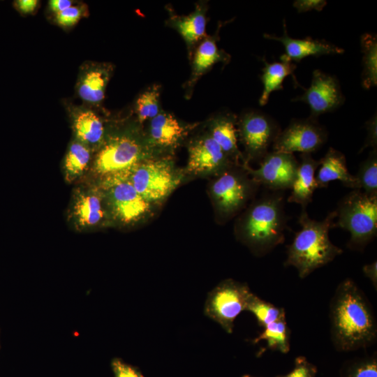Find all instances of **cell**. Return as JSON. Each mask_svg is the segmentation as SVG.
<instances>
[{
    "label": "cell",
    "mask_w": 377,
    "mask_h": 377,
    "mask_svg": "<svg viewBox=\"0 0 377 377\" xmlns=\"http://www.w3.org/2000/svg\"><path fill=\"white\" fill-rule=\"evenodd\" d=\"M330 337L341 352L365 348L377 339V322L372 306L350 279L337 287L330 304Z\"/></svg>",
    "instance_id": "1"
},
{
    "label": "cell",
    "mask_w": 377,
    "mask_h": 377,
    "mask_svg": "<svg viewBox=\"0 0 377 377\" xmlns=\"http://www.w3.org/2000/svg\"><path fill=\"white\" fill-rule=\"evenodd\" d=\"M336 212H330L323 221L311 219L302 209L298 222L302 228L287 246L284 266H293L301 279L332 261L343 250L330 239L329 231L334 228Z\"/></svg>",
    "instance_id": "2"
},
{
    "label": "cell",
    "mask_w": 377,
    "mask_h": 377,
    "mask_svg": "<svg viewBox=\"0 0 377 377\" xmlns=\"http://www.w3.org/2000/svg\"><path fill=\"white\" fill-rule=\"evenodd\" d=\"M287 228L283 195L274 191L251 205L238 230L242 240L256 254L264 256L284 242Z\"/></svg>",
    "instance_id": "3"
},
{
    "label": "cell",
    "mask_w": 377,
    "mask_h": 377,
    "mask_svg": "<svg viewBox=\"0 0 377 377\" xmlns=\"http://www.w3.org/2000/svg\"><path fill=\"white\" fill-rule=\"evenodd\" d=\"M335 212L334 228L350 232L347 246L362 251L377 234V196L353 189L340 200Z\"/></svg>",
    "instance_id": "4"
},
{
    "label": "cell",
    "mask_w": 377,
    "mask_h": 377,
    "mask_svg": "<svg viewBox=\"0 0 377 377\" xmlns=\"http://www.w3.org/2000/svg\"><path fill=\"white\" fill-rule=\"evenodd\" d=\"M146 156L145 149L137 139L129 135H114L98 151L94 168L104 182L129 177L132 170L147 159Z\"/></svg>",
    "instance_id": "5"
},
{
    "label": "cell",
    "mask_w": 377,
    "mask_h": 377,
    "mask_svg": "<svg viewBox=\"0 0 377 377\" xmlns=\"http://www.w3.org/2000/svg\"><path fill=\"white\" fill-rule=\"evenodd\" d=\"M252 294L246 283L231 279L223 280L208 294L205 313L231 334L235 319L246 310Z\"/></svg>",
    "instance_id": "6"
},
{
    "label": "cell",
    "mask_w": 377,
    "mask_h": 377,
    "mask_svg": "<svg viewBox=\"0 0 377 377\" xmlns=\"http://www.w3.org/2000/svg\"><path fill=\"white\" fill-rule=\"evenodd\" d=\"M128 179L138 193L151 204L166 198L181 181L172 163L166 159L143 161Z\"/></svg>",
    "instance_id": "7"
},
{
    "label": "cell",
    "mask_w": 377,
    "mask_h": 377,
    "mask_svg": "<svg viewBox=\"0 0 377 377\" xmlns=\"http://www.w3.org/2000/svg\"><path fill=\"white\" fill-rule=\"evenodd\" d=\"M107 198L112 216L123 224H132L148 217L151 203L133 187L128 177L104 182Z\"/></svg>",
    "instance_id": "8"
},
{
    "label": "cell",
    "mask_w": 377,
    "mask_h": 377,
    "mask_svg": "<svg viewBox=\"0 0 377 377\" xmlns=\"http://www.w3.org/2000/svg\"><path fill=\"white\" fill-rule=\"evenodd\" d=\"M258 186L237 170L229 168L219 174L211 186V193L221 216L228 218L240 210Z\"/></svg>",
    "instance_id": "9"
},
{
    "label": "cell",
    "mask_w": 377,
    "mask_h": 377,
    "mask_svg": "<svg viewBox=\"0 0 377 377\" xmlns=\"http://www.w3.org/2000/svg\"><path fill=\"white\" fill-rule=\"evenodd\" d=\"M327 139L325 128L317 119H292L288 126L281 131L272 144L273 151L293 154H311L320 149Z\"/></svg>",
    "instance_id": "10"
},
{
    "label": "cell",
    "mask_w": 377,
    "mask_h": 377,
    "mask_svg": "<svg viewBox=\"0 0 377 377\" xmlns=\"http://www.w3.org/2000/svg\"><path fill=\"white\" fill-rule=\"evenodd\" d=\"M300 163L293 154L272 151L260 162L257 169L244 166L251 178L258 184L273 191L291 189Z\"/></svg>",
    "instance_id": "11"
},
{
    "label": "cell",
    "mask_w": 377,
    "mask_h": 377,
    "mask_svg": "<svg viewBox=\"0 0 377 377\" xmlns=\"http://www.w3.org/2000/svg\"><path fill=\"white\" fill-rule=\"evenodd\" d=\"M280 131L276 121L267 114L258 112L244 114L239 124V135L248 159L260 162Z\"/></svg>",
    "instance_id": "12"
},
{
    "label": "cell",
    "mask_w": 377,
    "mask_h": 377,
    "mask_svg": "<svg viewBox=\"0 0 377 377\" xmlns=\"http://www.w3.org/2000/svg\"><path fill=\"white\" fill-rule=\"evenodd\" d=\"M345 98L336 77L315 70L310 87L301 96L292 101H302L311 110L310 117L317 119L322 114L332 112L340 107Z\"/></svg>",
    "instance_id": "13"
},
{
    "label": "cell",
    "mask_w": 377,
    "mask_h": 377,
    "mask_svg": "<svg viewBox=\"0 0 377 377\" xmlns=\"http://www.w3.org/2000/svg\"><path fill=\"white\" fill-rule=\"evenodd\" d=\"M230 158L207 135L195 140L188 149L187 171L193 174H219L230 168Z\"/></svg>",
    "instance_id": "14"
},
{
    "label": "cell",
    "mask_w": 377,
    "mask_h": 377,
    "mask_svg": "<svg viewBox=\"0 0 377 377\" xmlns=\"http://www.w3.org/2000/svg\"><path fill=\"white\" fill-rule=\"evenodd\" d=\"M283 34L281 36L264 34L267 39L280 42L284 47L286 53L281 57L291 62H299L309 56L318 57L328 54H343L344 50L325 40H314L307 37L304 39L293 38L288 34L285 20H283Z\"/></svg>",
    "instance_id": "15"
},
{
    "label": "cell",
    "mask_w": 377,
    "mask_h": 377,
    "mask_svg": "<svg viewBox=\"0 0 377 377\" xmlns=\"http://www.w3.org/2000/svg\"><path fill=\"white\" fill-rule=\"evenodd\" d=\"M300 158L301 163L287 200L300 205L302 209H306L312 201L315 190L318 188L315 172L320 165V160L314 159L310 154H301Z\"/></svg>",
    "instance_id": "16"
},
{
    "label": "cell",
    "mask_w": 377,
    "mask_h": 377,
    "mask_svg": "<svg viewBox=\"0 0 377 377\" xmlns=\"http://www.w3.org/2000/svg\"><path fill=\"white\" fill-rule=\"evenodd\" d=\"M319 166L316 176L318 188H326L331 182L339 180L345 186L355 189V177L349 172L346 158L341 151L330 147L320 159Z\"/></svg>",
    "instance_id": "17"
},
{
    "label": "cell",
    "mask_w": 377,
    "mask_h": 377,
    "mask_svg": "<svg viewBox=\"0 0 377 377\" xmlns=\"http://www.w3.org/2000/svg\"><path fill=\"white\" fill-rule=\"evenodd\" d=\"M109 77V68L103 65H87L82 70L77 83L79 97L89 104L101 103L105 96Z\"/></svg>",
    "instance_id": "18"
},
{
    "label": "cell",
    "mask_w": 377,
    "mask_h": 377,
    "mask_svg": "<svg viewBox=\"0 0 377 377\" xmlns=\"http://www.w3.org/2000/svg\"><path fill=\"white\" fill-rule=\"evenodd\" d=\"M73 125L78 140L86 145L98 144L103 139V121L99 116L90 109H75L73 114Z\"/></svg>",
    "instance_id": "19"
},
{
    "label": "cell",
    "mask_w": 377,
    "mask_h": 377,
    "mask_svg": "<svg viewBox=\"0 0 377 377\" xmlns=\"http://www.w3.org/2000/svg\"><path fill=\"white\" fill-rule=\"evenodd\" d=\"M185 128L171 114L158 113L151 119L149 134L154 143L172 147L183 137Z\"/></svg>",
    "instance_id": "20"
},
{
    "label": "cell",
    "mask_w": 377,
    "mask_h": 377,
    "mask_svg": "<svg viewBox=\"0 0 377 377\" xmlns=\"http://www.w3.org/2000/svg\"><path fill=\"white\" fill-rule=\"evenodd\" d=\"M209 135L229 158L237 161L242 157L237 147V131L232 116L223 115L213 120Z\"/></svg>",
    "instance_id": "21"
},
{
    "label": "cell",
    "mask_w": 377,
    "mask_h": 377,
    "mask_svg": "<svg viewBox=\"0 0 377 377\" xmlns=\"http://www.w3.org/2000/svg\"><path fill=\"white\" fill-rule=\"evenodd\" d=\"M296 66L291 61L281 57V61L267 63L261 75L263 89L259 100L260 105H265L272 92L283 89V82L289 75H292Z\"/></svg>",
    "instance_id": "22"
},
{
    "label": "cell",
    "mask_w": 377,
    "mask_h": 377,
    "mask_svg": "<svg viewBox=\"0 0 377 377\" xmlns=\"http://www.w3.org/2000/svg\"><path fill=\"white\" fill-rule=\"evenodd\" d=\"M74 214L82 226H93L105 218V213L99 196L92 193L80 195L74 206Z\"/></svg>",
    "instance_id": "23"
},
{
    "label": "cell",
    "mask_w": 377,
    "mask_h": 377,
    "mask_svg": "<svg viewBox=\"0 0 377 377\" xmlns=\"http://www.w3.org/2000/svg\"><path fill=\"white\" fill-rule=\"evenodd\" d=\"M362 57V83L369 89L377 84V38L376 35L364 34L360 38Z\"/></svg>",
    "instance_id": "24"
},
{
    "label": "cell",
    "mask_w": 377,
    "mask_h": 377,
    "mask_svg": "<svg viewBox=\"0 0 377 377\" xmlns=\"http://www.w3.org/2000/svg\"><path fill=\"white\" fill-rule=\"evenodd\" d=\"M290 334L286 319H282L265 326L264 330L253 339V343L264 340L267 342V348L287 353L290 347Z\"/></svg>",
    "instance_id": "25"
},
{
    "label": "cell",
    "mask_w": 377,
    "mask_h": 377,
    "mask_svg": "<svg viewBox=\"0 0 377 377\" xmlns=\"http://www.w3.org/2000/svg\"><path fill=\"white\" fill-rule=\"evenodd\" d=\"M355 189H363V192L377 196V149H372L369 156L362 161L357 174Z\"/></svg>",
    "instance_id": "26"
},
{
    "label": "cell",
    "mask_w": 377,
    "mask_h": 377,
    "mask_svg": "<svg viewBox=\"0 0 377 377\" xmlns=\"http://www.w3.org/2000/svg\"><path fill=\"white\" fill-rule=\"evenodd\" d=\"M91 153L89 147L82 142H73L66 155L64 168L69 180L80 176L90 161Z\"/></svg>",
    "instance_id": "27"
},
{
    "label": "cell",
    "mask_w": 377,
    "mask_h": 377,
    "mask_svg": "<svg viewBox=\"0 0 377 377\" xmlns=\"http://www.w3.org/2000/svg\"><path fill=\"white\" fill-rule=\"evenodd\" d=\"M252 313L261 326H266L275 321L286 319L283 308H280L266 302L253 293L251 296L246 310Z\"/></svg>",
    "instance_id": "28"
},
{
    "label": "cell",
    "mask_w": 377,
    "mask_h": 377,
    "mask_svg": "<svg viewBox=\"0 0 377 377\" xmlns=\"http://www.w3.org/2000/svg\"><path fill=\"white\" fill-rule=\"evenodd\" d=\"M175 25L188 44L198 41L205 35L206 19L199 9L188 16L176 20Z\"/></svg>",
    "instance_id": "29"
},
{
    "label": "cell",
    "mask_w": 377,
    "mask_h": 377,
    "mask_svg": "<svg viewBox=\"0 0 377 377\" xmlns=\"http://www.w3.org/2000/svg\"><path fill=\"white\" fill-rule=\"evenodd\" d=\"M226 59L225 54L219 50L215 42L206 40L200 45L194 57L195 75H199L216 62Z\"/></svg>",
    "instance_id": "30"
},
{
    "label": "cell",
    "mask_w": 377,
    "mask_h": 377,
    "mask_svg": "<svg viewBox=\"0 0 377 377\" xmlns=\"http://www.w3.org/2000/svg\"><path fill=\"white\" fill-rule=\"evenodd\" d=\"M159 87L154 85L142 93L136 102V111L139 121L153 119L158 112Z\"/></svg>",
    "instance_id": "31"
},
{
    "label": "cell",
    "mask_w": 377,
    "mask_h": 377,
    "mask_svg": "<svg viewBox=\"0 0 377 377\" xmlns=\"http://www.w3.org/2000/svg\"><path fill=\"white\" fill-rule=\"evenodd\" d=\"M341 377H377L376 356L348 362L342 369Z\"/></svg>",
    "instance_id": "32"
},
{
    "label": "cell",
    "mask_w": 377,
    "mask_h": 377,
    "mask_svg": "<svg viewBox=\"0 0 377 377\" xmlns=\"http://www.w3.org/2000/svg\"><path fill=\"white\" fill-rule=\"evenodd\" d=\"M317 373L316 367L309 362L304 356L295 358L293 369L287 374L276 377H315Z\"/></svg>",
    "instance_id": "33"
},
{
    "label": "cell",
    "mask_w": 377,
    "mask_h": 377,
    "mask_svg": "<svg viewBox=\"0 0 377 377\" xmlns=\"http://www.w3.org/2000/svg\"><path fill=\"white\" fill-rule=\"evenodd\" d=\"M84 13V8L82 6H72L56 14L55 20L59 26L70 27L75 25Z\"/></svg>",
    "instance_id": "34"
},
{
    "label": "cell",
    "mask_w": 377,
    "mask_h": 377,
    "mask_svg": "<svg viewBox=\"0 0 377 377\" xmlns=\"http://www.w3.org/2000/svg\"><path fill=\"white\" fill-rule=\"evenodd\" d=\"M111 364L114 377H144L137 368L119 359H114Z\"/></svg>",
    "instance_id": "35"
},
{
    "label": "cell",
    "mask_w": 377,
    "mask_h": 377,
    "mask_svg": "<svg viewBox=\"0 0 377 377\" xmlns=\"http://www.w3.org/2000/svg\"><path fill=\"white\" fill-rule=\"evenodd\" d=\"M365 128L367 131V135L364 141V145L361 147L359 153L362 152L367 147L376 149L377 146V119L376 114L372 116L365 123Z\"/></svg>",
    "instance_id": "36"
},
{
    "label": "cell",
    "mask_w": 377,
    "mask_h": 377,
    "mask_svg": "<svg viewBox=\"0 0 377 377\" xmlns=\"http://www.w3.org/2000/svg\"><path fill=\"white\" fill-rule=\"evenodd\" d=\"M327 1L324 0H297L293 3V6L298 13H304L312 10H322L326 6Z\"/></svg>",
    "instance_id": "37"
},
{
    "label": "cell",
    "mask_w": 377,
    "mask_h": 377,
    "mask_svg": "<svg viewBox=\"0 0 377 377\" xmlns=\"http://www.w3.org/2000/svg\"><path fill=\"white\" fill-rule=\"evenodd\" d=\"M38 4L36 0H17L13 2L14 8L21 14H29L35 11Z\"/></svg>",
    "instance_id": "38"
},
{
    "label": "cell",
    "mask_w": 377,
    "mask_h": 377,
    "mask_svg": "<svg viewBox=\"0 0 377 377\" xmlns=\"http://www.w3.org/2000/svg\"><path fill=\"white\" fill-rule=\"evenodd\" d=\"M362 272L364 276L372 283L375 289H377V262L373 261L369 264L362 267Z\"/></svg>",
    "instance_id": "39"
},
{
    "label": "cell",
    "mask_w": 377,
    "mask_h": 377,
    "mask_svg": "<svg viewBox=\"0 0 377 377\" xmlns=\"http://www.w3.org/2000/svg\"><path fill=\"white\" fill-rule=\"evenodd\" d=\"M72 4L73 1L71 0H50L48 2L50 10L55 14L59 13L72 6Z\"/></svg>",
    "instance_id": "40"
},
{
    "label": "cell",
    "mask_w": 377,
    "mask_h": 377,
    "mask_svg": "<svg viewBox=\"0 0 377 377\" xmlns=\"http://www.w3.org/2000/svg\"><path fill=\"white\" fill-rule=\"evenodd\" d=\"M242 377H254L250 375H244Z\"/></svg>",
    "instance_id": "41"
}]
</instances>
